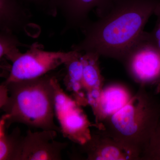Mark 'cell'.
<instances>
[{
	"mask_svg": "<svg viewBox=\"0 0 160 160\" xmlns=\"http://www.w3.org/2000/svg\"><path fill=\"white\" fill-rule=\"evenodd\" d=\"M6 123L5 120L2 118V119L0 120V138L5 135L4 133V128Z\"/></svg>",
	"mask_w": 160,
	"mask_h": 160,
	"instance_id": "obj_20",
	"label": "cell"
},
{
	"mask_svg": "<svg viewBox=\"0 0 160 160\" xmlns=\"http://www.w3.org/2000/svg\"><path fill=\"white\" fill-rule=\"evenodd\" d=\"M160 0H117L106 14L83 26L84 38L72 50L122 61L141 36Z\"/></svg>",
	"mask_w": 160,
	"mask_h": 160,
	"instance_id": "obj_1",
	"label": "cell"
},
{
	"mask_svg": "<svg viewBox=\"0 0 160 160\" xmlns=\"http://www.w3.org/2000/svg\"><path fill=\"white\" fill-rule=\"evenodd\" d=\"M9 97V89L5 83L0 84V109L6 105Z\"/></svg>",
	"mask_w": 160,
	"mask_h": 160,
	"instance_id": "obj_18",
	"label": "cell"
},
{
	"mask_svg": "<svg viewBox=\"0 0 160 160\" xmlns=\"http://www.w3.org/2000/svg\"><path fill=\"white\" fill-rule=\"evenodd\" d=\"M22 137L18 129L0 138V160H18Z\"/></svg>",
	"mask_w": 160,
	"mask_h": 160,
	"instance_id": "obj_14",
	"label": "cell"
},
{
	"mask_svg": "<svg viewBox=\"0 0 160 160\" xmlns=\"http://www.w3.org/2000/svg\"><path fill=\"white\" fill-rule=\"evenodd\" d=\"M157 17L154 29L151 32H148L149 41L160 51V1L154 12Z\"/></svg>",
	"mask_w": 160,
	"mask_h": 160,
	"instance_id": "obj_16",
	"label": "cell"
},
{
	"mask_svg": "<svg viewBox=\"0 0 160 160\" xmlns=\"http://www.w3.org/2000/svg\"><path fill=\"white\" fill-rule=\"evenodd\" d=\"M132 78L142 86L160 82V51L144 31L122 61Z\"/></svg>",
	"mask_w": 160,
	"mask_h": 160,
	"instance_id": "obj_5",
	"label": "cell"
},
{
	"mask_svg": "<svg viewBox=\"0 0 160 160\" xmlns=\"http://www.w3.org/2000/svg\"><path fill=\"white\" fill-rule=\"evenodd\" d=\"M26 3H30L38 6H44L46 8L50 0H24Z\"/></svg>",
	"mask_w": 160,
	"mask_h": 160,
	"instance_id": "obj_19",
	"label": "cell"
},
{
	"mask_svg": "<svg viewBox=\"0 0 160 160\" xmlns=\"http://www.w3.org/2000/svg\"><path fill=\"white\" fill-rule=\"evenodd\" d=\"M149 159H160V124L149 149Z\"/></svg>",
	"mask_w": 160,
	"mask_h": 160,
	"instance_id": "obj_17",
	"label": "cell"
},
{
	"mask_svg": "<svg viewBox=\"0 0 160 160\" xmlns=\"http://www.w3.org/2000/svg\"><path fill=\"white\" fill-rule=\"evenodd\" d=\"M54 88L55 115L63 135L82 145L91 137L86 115L76 102L65 93L57 79L52 77Z\"/></svg>",
	"mask_w": 160,
	"mask_h": 160,
	"instance_id": "obj_6",
	"label": "cell"
},
{
	"mask_svg": "<svg viewBox=\"0 0 160 160\" xmlns=\"http://www.w3.org/2000/svg\"><path fill=\"white\" fill-rule=\"evenodd\" d=\"M132 98L125 87L113 85L101 91L94 107L101 116L106 118L122 108Z\"/></svg>",
	"mask_w": 160,
	"mask_h": 160,
	"instance_id": "obj_12",
	"label": "cell"
},
{
	"mask_svg": "<svg viewBox=\"0 0 160 160\" xmlns=\"http://www.w3.org/2000/svg\"><path fill=\"white\" fill-rule=\"evenodd\" d=\"M72 50L69 59L64 64L66 69L64 83L66 89L73 92L77 97V100H85L86 96L83 87L82 52Z\"/></svg>",
	"mask_w": 160,
	"mask_h": 160,
	"instance_id": "obj_13",
	"label": "cell"
},
{
	"mask_svg": "<svg viewBox=\"0 0 160 160\" xmlns=\"http://www.w3.org/2000/svg\"><path fill=\"white\" fill-rule=\"evenodd\" d=\"M106 120L105 133L134 157L147 159L160 124V99L142 86L126 106Z\"/></svg>",
	"mask_w": 160,
	"mask_h": 160,
	"instance_id": "obj_2",
	"label": "cell"
},
{
	"mask_svg": "<svg viewBox=\"0 0 160 160\" xmlns=\"http://www.w3.org/2000/svg\"><path fill=\"white\" fill-rule=\"evenodd\" d=\"M69 52L45 51L38 46H32L26 52L19 51L13 55L12 66L5 84L33 79L42 77L64 64L69 59Z\"/></svg>",
	"mask_w": 160,
	"mask_h": 160,
	"instance_id": "obj_4",
	"label": "cell"
},
{
	"mask_svg": "<svg viewBox=\"0 0 160 160\" xmlns=\"http://www.w3.org/2000/svg\"><path fill=\"white\" fill-rule=\"evenodd\" d=\"M52 77L46 74L5 84L9 89L8 101L2 108L6 112L2 117L6 123H20L40 130L60 131L54 122Z\"/></svg>",
	"mask_w": 160,
	"mask_h": 160,
	"instance_id": "obj_3",
	"label": "cell"
},
{
	"mask_svg": "<svg viewBox=\"0 0 160 160\" xmlns=\"http://www.w3.org/2000/svg\"><path fill=\"white\" fill-rule=\"evenodd\" d=\"M100 56L93 52L82 53L83 87L86 92V101L94 106L101 93L102 78L98 65Z\"/></svg>",
	"mask_w": 160,
	"mask_h": 160,
	"instance_id": "obj_10",
	"label": "cell"
},
{
	"mask_svg": "<svg viewBox=\"0 0 160 160\" xmlns=\"http://www.w3.org/2000/svg\"><path fill=\"white\" fill-rule=\"evenodd\" d=\"M117 0H50L46 9L50 14L62 16L66 23L63 32L82 29L89 22V12L95 9L99 18L110 10Z\"/></svg>",
	"mask_w": 160,
	"mask_h": 160,
	"instance_id": "obj_7",
	"label": "cell"
},
{
	"mask_svg": "<svg viewBox=\"0 0 160 160\" xmlns=\"http://www.w3.org/2000/svg\"><path fill=\"white\" fill-rule=\"evenodd\" d=\"M57 131L29 130L22 137L18 160H60L66 143L56 140Z\"/></svg>",
	"mask_w": 160,
	"mask_h": 160,
	"instance_id": "obj_8",
	"label": "cell"
},
{
	"mask_svg": "<svg viewBox=\"0 0 160 160\" xmlns=\"http://www.w3.org/2000/svg\"><path fill=\"white\" fill-rule=\"evenodd\" d=\"M23 0H0V30L25 32L30 24V12Z\"/></svg>",
	"mask_w": 160,
	"mask_h": 160,
	"instance_id": "obj_9",
	"label": "cell"
},
{
	"mask_svg": "<svg viewBox=\"0 0 160 160\" xmlns=\"http://www.w3.org/2000/svg\"><path fill=\"white\" fill-rule=\"evenodd\" d=\"M105 134L99 142L95 136L92 137L82 145L88 158L95 160H121L132 158V155L114 140Z\"/></svg>",
	"mask_w": 160,
	"mask_h": 160,
	"instance_id": "obj_11",
	"label": "cell"
},
{
	"mask_svg": "<svg viewBox=\"0 0 160 160\" xmlns=\"http://www.w3.org/2000/svg\"><path fill=\"white\" fill-rule=\"evenodd\" d=\"M26 46L21 43L15 33L0 30V60L3 57L9 59L19 51V47Z\"/></svg>",
	"mask_w": 160,
	"mask_h": 160,
	"instance_id": "obj_15",
	"label": "cell"
}]
</instances>
